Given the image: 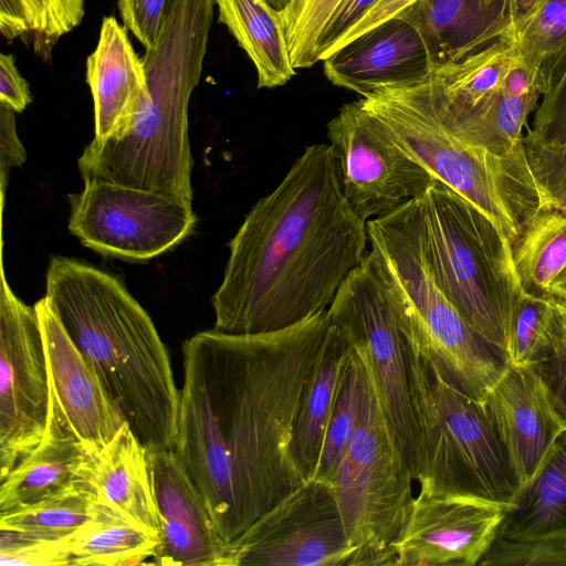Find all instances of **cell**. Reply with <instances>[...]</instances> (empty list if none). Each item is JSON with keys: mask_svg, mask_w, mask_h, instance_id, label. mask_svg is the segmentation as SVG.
Returning <instances> with one entry per match:
<instances>
[{"mask_svg": "<svg viewBox=\"0 0 566 566\" xmlns=\"http://www.w3.org/2000/svg\"><path fill=\"white\" fill-rule=\"evenodd\" d=\"M329 329L325 311L262 334L205 331L182 345L174 450L226 542L303 483L293 424Z\"/></svg>", "mask_w": 566, "mask_h": 566, "instance_id": "6da1fadb", "label": "cell"}, {"mask_svg": "<svg viewBox=\"0 0 566 566\" xmlns=\"http://www.w3.org/2000/svg\"><path fill=\"white\" fill-rule=\"evenodd\" d=\"M367 243V221L344 196L333 147L307 146L230 240L212 329L262 334L327 311Z\"/></svg>", "mask_w": 566, "mask_h": 566, "instance_id": "7a4b0ae2", "label": "cell"}, {"mask_svg": "<svg viewBox=\"0 0 566 566\" xmlns=\"http://www.w3.org/2000/svg\"><path fill=\"white\" fill-rule=\"evenodd\" d=\"M44 297L144 446L172 450L180 390L144 307L114 275L65 256L51 259Z\"/></svg>", "mask_w": 566, "mask_h": 566, "instance_id": "3957f363", "label": "cell"}, {"mask_svg": "<svg viewBox=\"0 0 566 566\" xmlns=\"http://www.w3.org/2000/svg\"><path fill=\"white\" fill-rule=\"evenodd\" d=\"M214 0H168L155 46L145 49L147 96L128 132L92 140L85 161L98 179L179 199L193 197L188 105L198 85L213 21Z\"/></svg>", "mask_w": 566, "mask_h": 566, "instance_id": "277c9868", "label": "cell"}, {"mask_svg": "<svg viewBox=\"0 0 566 566\" xmlns=\"http://www.w3.org/2000/svg\"><path fill=\"white\" fill-rule=\"evenodd\" d=\"M413 219L432 280L467 324L505 357L511 313L523 285L512 241L436 178L413 199Z\"/></svg>", "mask_w": 566, "mask_h": 566, "instance_id": "5b68a950", "label": "cell"}, {"mask_svg": "<svg viewBox=\"0 0 566 566\" xmlns=\"http://www.w3.org/2000/svg\"><path fill=\"white\" fill-rule=\"evenodd\" d=\"M427 80L382 88L360 102L388 127L401 148L482 210L514 243L542 206L523 144L500 155L461 138L439 115Z\"/></svg>", "mask_w": 566, "mask_h": 566, "instance_id": "8992f818", "label": "cell"}, {"mask_svg": "<svg viewBox=\"0 0 566 566\" xmlns=\"http://www.w3.org/2000/svg\"><path fill=\"white\" fill-rule=\"evenodd\" d=\"M367 231L417 354L449 384L481 401L503 373L506 359L467 324L432 280L418 243L413 199L368 220Z\"/></svg>", "mask_w": 566, "mask_h": 566, "instance_id": "52a82bcc", "label": "cell"}, {"mask_svg": "<svg viewBox=\"0 0 566 566\" xmlns=\"http://www.w3.org/2000/svg\"><path fill=\"white\" fill-rule=\"evenodd\" d=\"M327 315L365 363L392 443L418 482L423 454L415 399L416 350L402 326L395 290L371 249L340 286Z\"/></svg>", "mask_w": 566, "mask_h": 566, "instance_id": "ba28073f", "label": "cell"}, {"mask_svg": "<svg viewBox=\"0 0 566 566\" xmlns=\"http://www.w3.org/2000/svg\"><path fill=\"white\" fill-rule=\"evenodd\" d=\"M412 366L423 454L420 488L511 507L518 484L482 403L417 353Z\"/></svg>", "mask_w": 566, "mask_h": 566, "instance_id": "9c48e42d", "label": "cell"}, {"mask_svg": "<svg viewBox=\"0 0 566 566\" xmlns=\"http://www.w3.org/2000/svg\"><path fill=\"white\" fill-rule=\"evenodd\" d=\"M412 482L392 443L363 361L359 416L331 482L348 539L356 549L348 566L395 565L390 544L412 497Z\"/></svg>", "mask_w": 566, "mask_h": 566, "instance_id": "30bf717a", "label": "cell"}, {"mask_svg": "<svg viewBox=\"0 0 566 566\" xmlns=\"http://www.w3.org/2000/svg\"><path fill=\"white\" fill-rule=\"evenodd\" d=\"M69 230L97 253L147 261L187 239L197 217L178 198L104 180H85L70 196Z\"/></svg>", "mask_w": 566, "mask_h": 566, "instance_id": "8fae6325", "label": "cell"}, {"mask_svg": "<svg viewBox=\"0 0 566 566\" xmlns=\"http://www.w3.org/2000/svg\"><path fill=\"white\" fill-rule=\"evenodd\" d=\"M355 551L333 488L311 479L228 542L222 566H348Z\"/></svg>", "mask_w": 566, "mask_h": 566, "instance_id": "7c38bea8", "label": "cell"}, {"mask_svg": "<svg viewBox=\"0 0 566 566\" xmlns=\"http://www.w3.org/2000/svg\"><path fill=\"white\" fill-rule=\"evenodd\" d=\"M327 137L344 196L366 221L420 197L434 179L360 99L328 122Z\"/></svg>", "mask_w": 566, "mask_h": 566, "instance_id": "4fadbf2b", "label": "cell"}, {"mask_svg": "<svg viewBox=\"0 0 566 566\" xmlns=\"http://www.w3.org/2000/svg\"><path fill=\"white\" fill-rule=\"evenodd\" d=\"M1 263L0 285V479L42 440L50 384L38 312L11 290Z\"/></svg>", "mask_w": 566, "mask_h": 566, "instance_id": "5bb4252c", "label": "cell"}, {"mask_svg": "<svg viewBox=\"0 0 566 566\" xmlns=\"http://www.w3.org/2000/svg\"><path fill=\"white\" fill-rule=\"evenodd\" d=\"M504 515V507L490 502L420 488L390 544L395 565H478Z\"/></svg>", "mask_w": 566, "mask_h": 566, "instance_id": "9a60e30c", "label": "cell"}, {"mask_svg": "<svg viewBox=\"0 0 566 566\" xmlns=\"http://www.w3.org/2000/svg\"><path fill=\"white\" fill-rule=\"evenodd\" d=\"M34 307L46 356L50 418L86 449H99L126 420L46 298L43 296Z\"/></svg>", "mask_w": 566, "mask_h": 566, "instance_id": "2e32d148", "label": "cell"}, {"mask_svg": "<svg viewBox=\"0 0 566 566\" xmlns=\"http://www.w3.org/2000/svg\"><path fill=\"white\" fill-rule=\"evenodd\" d=\"M148 459L159 521L155 564L222 566L228 542L218 533L176 451L148 450Z\"/></svg>", "mask_w": 566, "mask_h": 566, "instance_id": "e0dca14e", "label": "cell"}, {"mask_svg": "<svg viewBox=\"0 0 566 566\" xmlns=\"http://www.w3.org/2000/svg\"><path fill=\"white\" fill-rule=\"evenodd\" d=\"M480 402L504 448L520 490L534 478L565 429L530 367L506 363Z\"/></svg>", "mask_w": 566, "mask_h": 566, "instance_id": "ac0fdd59", "label": "cell"}, {"mask_svg": "<svg viewBox=\"0 0 566 566\" xmlns=\"http://www.w3.org/2000/svg\"><path fill=\"white\" fill-rule=\"evenodd\" d=\"M322 62L331 83L363 97L423 82L432 72L420 34L400 17L370 29Z\"/></svg>", "mask_w": 566, "mask_h": 566, "instance_id": "d6986e66", "label": "cell"}, {"mask_svg": "<svg viewBox=\"0 0 566 566\" xmlns=\"http://www.w3.org/2000/svg\"><path fill=\"white\" fill-rule=\"evenodd\" d=\"M396 17L418 31L432 70L513 40L509 0H416Z\"/></svg>", "mask_w": 566, "mask_h": 566, "instance_id": "ffe728a7", "label": "cell"}, {"mask_svg": "<svg viewBox=\"0 0 566 566\" xmlns=\"http://www.w3.org/2000/svg\"><path fill=\"white\" fill-rule=\"evenodd\" d=\"M86 82L94 103L93 140L120 138L147 96V81L142 57L114 17L102 21L97 45L87 56Z\"/></svg>", "mask_w": 566, "mask_h": 566, "instance_id": "44dd1931", "label": "cell"}, {"mask_svg": "<svg viewBox=\"0 0 566 566\" xmlns=\"http://www.w3.org/2000/svg\"><path fill=\"white\" fill-rule=\"evenodd\" d=\"M88 481L97 504L158 537L148 449L127 422L108 443L91 450Z\"/></svg>", "mask_w": 566, "mask_h": 566, "instance_id": "7402d4cb", "label": "cell"}, {"mask_svg": "<svg viewBox=\"0 0 566 566\" xmlns=\"http://www.w3.org/2000/svg\"><path fill=\"white\" fill-rule=\"evenodd\" d=\"M90 461L91 450L49 418L41 442L0 479V513L90 482Z\"/></svg>", "mask_w": 566, "mask_h": 566, "instance_id": "603a6c76", "label": "cell"}, {"mask_svg": "<svg viewBox=\"0 0 566 566\" xmlns=\"http://www.w3.org/2000/svg\"><path fill=\"white\" fill-rule=\"evenodd\" d=\"M497 536L566 545V430L555 440L534 478L505 510Z\"/></svg>", "mask_w": 566, "mask_h": 566, "instance_id": "cb8c5ba5", "label": "cell"}, {"mask_svg": "<svg viewBox=\"0 0 566 566\" xmlns=\"http://www.w3.org/2000/svg\"><path fill=\"white\" fill-rule=\"evenodd\" d=\"M348 352L347 340L331 323L321 355L303 389L293 424L290 453L303 482L314 479L317 472L339 376Z\"/></svg>", "mask_w": 566, "mask_h": 566, "instance_id": "d4e9b609", "label": "cell"}, {"mask_svg": "<svg viewBox=\"0 0 566 566\" xmlns=\"http://www.w3.org/2000/svg\"><path fill=\"white\" fill-rule=\"evenodd\" d=\"M223 23L253 63L259 88L285 85L294 75L281 11L266 0H214Z\"/></svg>", "mask_w": 566, "mask_h": 566, "instance_id": "484cf974", "label": "cell"}, {"mask_svg": "<svg viewBox=\"0 0 566 566\" xmlns=\"http://www.w3.org/2000/svg\"><path fill=\"white\" fill-rule=\"evenodd\" d=\"M70 566L136 565L153 557L158 537L98 504L95 516L61 538Z\"/></svg>", "mask_w": 566, "mask_h": 566, "instance_id": "4316f807", "label": "cell"}, {"mask_svg": "<svg viewBox=\"0 0 566 566\" xmlns=\"http://www.w3.org/2000/svg\"><path fill=\"white\" fill-rule=\"evenodd\" d=\"M516 271L526 290L551 296V287L566 265V212L539 209L513 243Z\"/></svg>", "mask_w": 566, "mask_h": 566, "instance_id": "83f0119b", "label": "cell"}, {"mask_svg": "<svg viewBox=\"0 0 566 566\" xmlns=\"http://www.w3.org/2000/svg\"><path fill=\"white\" fill-rule=\"evenodd\" d=\"M513 43L545 93L566 69V0H546L515 32Z\"/></svg>", "mask_w": 566, "mask_h": 566, "instance_id": "f1b7e54d", "label": "cell"}, {"mask_svg": "<svg viewBox=\"0 0 566 566\" xmlns=\"http://www.w3.org/2000/svg\"><path fill=\"white\" fill-rule=\"evenodd\" d=\"M97 509L95 491L84 482L33 505L0 513V527L40 539H60L91 521Z\"/></svg>", "mask_w": 566, "mask_h": 566, "instance_id": "f546056e", "label": "cell"}, {"mask_svg": "<svg viewBox=\"0 0 566 566\" xmlns=\"http://www.w3.org/2000/svg\"><path fill=\"white\" fill-rule=\"evenodd\" d=\"M559 315V301L530 292L524 285L517 292L509 324L506 363L533 367L551 348Z\"/></svg>", "mask_w": 566, "mask_h": 566, "instance_id": "4dcf8cb0", "label": "cell"}, {"mask_svg": "<svg viewBox=\"0 0 566 566\" xmlns=\"http://www.w3.org/2000/svg\"><path fill=\"white\" fill-rule=\"evenodd\" d=\"M361 368L360 356L349 346L328 419L318 469L314 478L328 484H331L348 448L359 416Z\"/></svg>", "mask_w": 566, "mask_h": 566, "instance_id": "1f68e13d", "label": "cell"}, {"mask_svg": "<svg viewBox=\"0 0 566 566\" xmlns=\"http://www.w3.org/2000/svg\"><path fill=\"white\" fill-rule=\"evenodd\" d=\"M85 0H0V30L13 40L33 32L55 41L76 28L84 17Z\"/></svg>", "mask_w": 566, "mask_h": 566, "instance_id": "d6a6232c", "label": "cell"}, {"mask_svg": "<svg viewBox=\"0 0 566 566\" xmlns=\"http://www.w3.org/2000/svg\"><path fill=\"white\" fill-rule=\"evenodd\" d=\"M342 0H291L281 11L292 65L307 69L318 62L321 34Z\"/></svg>", "mask_w": 566, "mask_h": 566, "instance_id": "836d02e7", "label": "cell"}, {"mask_svg": "<svg viewBox=\"0 0 566 566\" xmlns=\"http://www.w3.org/2000/svg\"><path fill=\"white\" fill-rule=\"evenodd\" d=\"M523 147L541 195V209L566 212V140H547L526 129Z\"/></svg>", "mask_w": 566, "mask_h": 566, "instance_id": "e575fe53", "label": "cell"}, {"mask_svg": "<svg viewBox=\"0 0 566 566\" xmlns=\"http://www.w3.org/2000/svg\"><path fill=\"white\" fill-rule=\"evenodd\" d=\"M478 565L566 566V545L552 541H518L496 536Z\"/></svg>", "mask_w": 566, "mask_h": 566, "instance_id": "d590c367", "label": "cell"}, {"mask_svg": "<svg viewBox=\"0 0 566 566\" xmlns=\"http://www.w3.org/2000/svg\"><path fill=\"white\" fill-rule=\"evenodd\" d=\"M1 566H70V555L60 539H40L0 527Z\"/></svg>", "mask_w": 566, "mask_h": 566, "instance_id": "8d00e7d4", "label": "cell"}, {"mask_svg": "<svg viewBox=\"0 0 566 566\" xmlns=\"http://www.w3.org/2000/svg\"><path fill=\"white\" fill-rule=\"evenodd\" d=\"M566 430V304L559 302V315L549 350L531 367Z\"/></svg>", "mask_w": 566, "mask_h": 566, "instance_id": "74e56055", "label": "cell"}, {"mask_svg": "<svg viewBox=\"0 0 566 566\" xmlns=\"http://www.w3.org/2000/svg\"><path fill=\"white\" fill-rule=\"evenodd\" d=\"M530 133L547 140H566V69L542 95Z\"/></svg>", "mask_w": 566, "mask_h": 566, "instance_id": "f35d334b", "label": "cell"}, {"mask_svg": "<svg viewBox=\"0 0 566 566\" xmlns=\"http://www.w3.org/2000/svg\"><path fill=\"white\" fill-rule=\"evenodd\" d=\"M168 0H118L124 27L149 49L156 45L165 19Z\"/></svg>", "mask_w": 566, "mask_h": 566, "instance_id": "ab89813d", "label": "cell"}, {"mask_svg": "<svg viewBox=\"0 0 566 566\" xmlns=\"http://www.w3.org/2000/svg\"><path fill=\"white\" fill-rule=\"evenodd\" d=\"M379 1L342 0L321 34L317 45L318 61H322L329 48Z\"/></svg>", "mask_w": 566, "mask_h": 566, "instance_id": "60d3db41", "label": "cell"}, {"mask_svg": "<svg viewBox=\"0 0 566 566\" xmlns=\"http://www.w3.org/2000/svg\"><path fill=\"white\" fill-rule=\"evenodd\" d=\"M14 111L0 104V181L1 193L6 192L9 171L20 167L27 159V151L18 136Z\"/></svg>", "mask_w": 566, "mask_h": 566, "instance_id": "b9f144b4", "label": "cell"}, {"mask_svg": "<svg viewBox=\"0 0 566 566\" xmlns=\"http://www.w3.org/2000/svg\"><path fill=\"white\" fill-rule=\"evenodd\" d=\"M31 102L29 85L18 71L13 55L1 53L0 104L21 113Z\"/></svg>", "mask_w": 566, "mask_h": 566, "instance_id": "7bdbcfd3", "label": "cell"}, {"mask_svg": "<svg viewBox=\"0 0 566 566\" xmlns=\"http://www.w3.org/2000/svg\"><path fill=\"white\" fill-rule=\"evenodd\" d=\"M415 1L416 0H380L329 48L323 60L370 29L395 18Z\"/></svg>", "mask_w": 566, "mask_h": 566, "instance_id": "ee69618b", "label": "cell"}, {"mask_svg": "<svg viewBox=\"0 0 566 566\" xmlns=\"http://www.w3.org/2000/svg\"><path fill=\"white\" fill-rule=\"evenodd\" d=\"M513 24V36L515 32L530 19V17L546 0H509Z\"/></svg>", "mask_w": 566, "mask_h": 566, "instance_id": "f6af8a7d", "label": "cell"}, {"mask_svg": "<svg viewBox=\"0 0 566 566\" xmlns=\"http://www.w3.org/2000/svg\"><path fill=\"white\" fill-rule=\"evenodd\" d=\"M551 296L566 304V265L552 284Z\"/></svg>", "mask_w": 566, "mask_h": 566, "instance_id": "bcb514c9", "label": "cell"}, {"mask_svg": "<svg viewBox=\"0 0 566 566\" xmlns=\"http://www.w3.org/2000/svg\"><path fill=\"white\" fill-rule=\"evenodd\" d=\"M272 7L282 11L291 0H266Z\"/></svg>", "mask_w": 566, "mask_h": 566, "instance_id": "7dc6e473", "label": "cell"}]
</instances>
